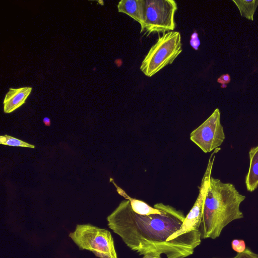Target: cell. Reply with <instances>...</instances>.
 <instances>
[{
    "mask_svg": "<svg viewBox=\"0 0 258 258\" xmlns=\"http://www.w3.org/2000/svg\"><path fill=\"white\" fill-rule=\"evenodd\" d=\"M249 157V166L245 183L247 190L252 192L258 187V145L250 149Z\"/></svg>",
    "mask_w": 258,
    "mask_h": 258,
    "instance_id": "8fae6325",
    "label": "cell"
},
{
    "mask_svg": "<svg viewBox=\"0 0 258 258\" xmlns=\"http://www.w3.org/2000/svg\"><path fill=\"white\" fill-rule=\"evenodd\" d=\"M245 198L232 183L211 176L199 229L201 239H215L228 224L243 218L240 205Z\"/></svg>",
    "mask_w": 258,
    "mask_h": 258,
    "instance_id": "7a4b0ae2",
    "label": "cell"
},
{
    "mask_svg": "<svg viewBox=\"0 0 258 258\" xmlns=\"http://www.w3.org/2000/svg\"><path fill=\"white\" fill-rule=\"evenodd\" d=\"M230 80L228 74H224L217 79V82L221 84H227L230 82Z\"/></svg>",
    "mask_w": 258,
    "mask_h": 258,
    "instance_id": "2e32d148",
    "label": "cell"
},
{
    "mask_svg": "<svg viewBox=\"0 0 258 258\" xmlns=\"http://www.w3.org/2000/svg\"><path fill=\"white\" fill-rule=\"evenodd\" d=\"M69 237L81 250L99 258H118L110 232L90 224H78Z\"/></svg>",
    "mask_w": 258,
    "mask_h": 258,
    "instance_id": "277c9868",
    "label": "cell"
},
{
    "mask_svg": "<svg viewBox=\"0 0 258 258\" xmlns=\"http://www.w3.org/2000/svg\"><path fill=\"white\" fill-rule=\"evenodd\" d=\"M232 258H258V254L254 252L249 247H246L243 252L237 253L235 256Z\"/></svg>",
    "mask_w": 258,
    "mask_h": 258,
    "instance_id": "9a60e30c",
    "label": "cell"
},
{
    "mask_svg": "<svg viewBox=\"0 0 258 258\" xmlns=\"http://www.w3.org/2000/svg\"><path fill=\"white\" fill-rule=\"evenodd\" d=\"M43 122L44 123V124L46 126H50L51 124L50 120V119L47 117H45L43 119Z\"/></svg>",
    "mask_w": 258,
    "mask_h": 258,
    "instance_id": "ac0fdd59",
    "label": "cell"
},
{
    "mask_svg": "<svg viewBox=\"0 0 258 258\" xmlns=\"http://www.w3.org/2000/svg\"><path fill=\"white\" fill-rule=\"evenodd\" d=\"M118 12L125 14L141 26L145 13V0H121L117 6Z\"/></svg>",
    "mask_w": 258,
    "mask_h": 258,
    "instance_id": "30bf717a",
    "label": "cell"
},
{
    "mask_svg": "<svg viewBox=\"0 0 258 258\" xmlns=\"http://www.w3.org/2000/svg\"><path fill=\"white\" fill-rule=\"evenodd\" d=\"M32 89L30 87L10 88L3 101L4 112L11 113L24 104Z\"/></svg>",
    "mask_w": 258,
    "mask_h": 258,
    "instance_id": "ba28073f",
    "label": "cell"
},
{
    "mask_svg": "<svg viewBox=\"0 0 258 258\" xmlns=\"http://www.w3.org/2000/svg\"><path fill=\"white\" fill-rule=\"evenodd\" d=\"M110 181L112 182L116 187L117 193L125 200L130 201L131 208L135 213L141 215L163 213V209L161 203L155 205L154 208H153L144 201L131 197L123 189L115 183L112 178H110Z\"/></svg>",
    "mask_w": 258,
    "mask_h": 258,
    "instance_id": "9c48e42d",
    "label": "cell"
},
{
    "mask_svg": "<svg viewBox=\"0 0 258 258\" xmlns=\"http://www.w3.org/2000/svg\"><path fill=\"white\" fill-rule=\"evenodd\" d=\"M0 143L4 145L13 147L35 148V146L33 145L7 135H1L0 136Z\"/></svg>",
    "mask_w": 258,
    "mask_h": 258,
    "instance_id": "4fadbf2b",
    "label": "cell"
},
{
    "mask_svg": "<svg viewBox=\"0 0 258 258\" xmlns=\"http://www.w3.org/2000/svg\"><path fill=\"white\" fill-rule=\"evenodd\" d=\"M220 112L216 108L212 114L190 134V139L204 153L220 147L225 139L220 121Z\"/></svg>",
    "mask_w": 258,
    "mask_h": 258,
    "instance_id": "8992f818",
    "label": "cell"
},
{
    "mask_svg": "<svg viewBox=\"0 0 258 258\" xmlns=\"http://www.w3.org/2000/svg\"><path fill=\"white\" fill-rule=\"evenodd\" d=\"M161 206L162 214L141 215L133 211L128 200H124L107 217V225L139 255L164 254L167 258H185L192 254L201 242L200 231L172 240L185 217L172 207Z\"/></svg>",
    "mask_w": 258,
    "mask_h": 258,
    "instance_id": "6da1fadb",
    "label": "cell"
},
{
    "mask_svg": "<svg viewBox=\"0 0 258 258\" xmlns=\"http://www.w3.org/2000/svg\"><path fill=\"white\" fill-rule=\"evenodd\" d=\"M231 247L237 253L242 252L246 248L245 242L242 239H233L231 241Z\"/></svg>",
    "mask_w": 258,
    "mask_h": 258,
    "instance_id": "5bb4252c",
    "label": "cell"
},
{
    "mask_svg": "<svg viewBox=\"0 0 258 258\" xmlns=\"http://www.w3.org/2000/svg\"><path fill=\"white\" fill-rule=\"evenodd\" d=\"M142 258H161V255L155 253H148L143 255Z\"/></svg>",
    "mask_w": 258,
    "mask_h": 258,
    "instance_id": "e0dca14e",
    "label": "cell"
},
{
    "mask_svg": "<svg viewBox=\"0 0 258 258\" xmlns=\"http://www.w3.org/2000/svg\"><path fill=\"white\" fill-rule=\"evenodd\" d=\"M238 8L241 16L253 21V16L258 1H232Z\"/></svg>",
    "mask_w": 258,
    "mask_h": 258,
    "instance_id": "7c38bea8",
    "label": "cell"
},
{
    "mask_svg": "<svg viewBox=\"0 0 258 258\" xmlns=\"http://www.w3.org/2000/svg\"><path fill=\"white\" fill-rule=\"evenodd\" d=\"M227 87V84H222L221 86V88H225Z\"/></svg>",
    "mask_w": 258,
    "mask_h": 258,
    "instance_id": "d6986e66",
    "label": "cell"
},
{
    "mask_svg": "<svg viewBox=\"0 0 258 258\" xmlns=\"http://www.w3.org/2000/svg\"><path fill=\"white\" fill-rule=\"evenodd\" d=\"M182 51L181 37L178 31H170L159 36L143 60L140 67L147 77H151L171 64Z\"/></svg>",
    "mask_w": 258,
    "mask_h": 258,
    "instance_id": "3957f363",
    "label": "cell"
},
{
    "mask_svg": "<svg viewBox=\"0 0 258 258\" xmlns=\"http://www.w3.org/2000/svg\"><path fill=\"white\" fill-rule=\"evenodd\" d=\"M220 150V148H219L215 149L211 155L201 185L199 186V192L197 200L192 208L185 217L180 228L171 236L172 240L176 239L181 235L191 231L199 230L202 219L205 200L211 177L215 154Z\"/></svg>",
    "mask_w": 258,
    "mask_h": 258,
    "instance_id": "52a82bcc",
    "label": "cell"
},
{
    "mask_svg": "<svg viewBox=\"0 0 258 258\" xmlns=\"http://www.w3.org/2000/svg\"><path fill=\"white\" fill-rule=\"evenodd\" d=\"M177 5L173 0H145V13L141 32L147 35L173 31Z\"/></svg>",
    "mask_w": 258,
    "mask_h": 258,
    "instance_id": "5b68a950",
    "label": "cell"
}]
</instances>
